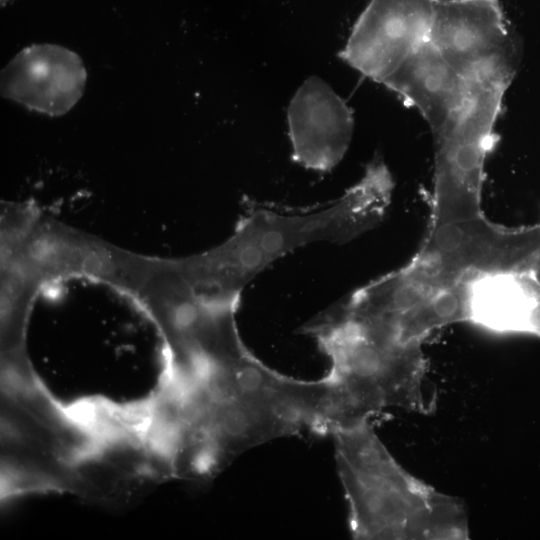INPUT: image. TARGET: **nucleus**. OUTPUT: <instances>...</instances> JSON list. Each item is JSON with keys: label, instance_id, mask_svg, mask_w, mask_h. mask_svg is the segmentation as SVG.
Returning <instances> with one entry per match:
<instances>
[{"label": "nucleus", "instance_id": "nucleus-1", "mask_svg": "<svg viewBox=\"0 0 540 540\" xmlns=\"http://www.w3.org/2000/svg\"><path fill=\"white\" fill-rule=\"evenodd\" d=\"M393 188L388 167L377 157L355 185L323 204L288 207L244 197L232 236L210 252L179 261L181 271L201 296L240 299L252 279L294 249L320 241L348 242L374 228Z\"/></svg>", "mask_w": 540, "mask_h": 540}, {"label": "nucleus", "instance_id": "nucleus-2", "mask_svg": "<svg viewBox=\"0 0 540 540\" xmlns=\"http://www.w3.org/2000/svg\"><path fill=\"white\" fill-rule=\"evenodd\" d=\"M355 539H469L463 502L406 471L370 421L332 434Z\"/></svg>", "mask_w": 540, "mask_h": 540}, {"label": "nucleus", "instance_id": "nucleus-3", "mask_svg": "<svg viewBox=\"0 0 540 540\" xmlns=\"http://www.w3.org/2000/svg\"><path fill=\"white\" fill-rule=\"evenodd\" d=\"M302 332L313 337L329 358L336 429L355 426L386 408L424 413L427 360L420 343H401L377 335L332 309ZM332 432V433H333Z\"/></svg>", "mask_w": 540, "mask_h": 540}, {"label": "nucleus", "instance_id": "nucleus-4", "mask_svg": "<svg viewBox=\"0 0 540 540\" xmlns=\"http://www.w3.org/2000/svg\"><path fill=\"white\" fill-rule=\"evenodd\" d=\"M517 70L484 66L466 76L461 104L434 139L430 225L483 214L481 192L486 158L497 142L496 122Z\"/></svg>", "mask_w": 540, "mask_h": 540}, {"label": "nucleus", "instance_id": "nucleus-5", "mask_svg": "<svg viewBox=\"0 0 540 540\" xmlns=\"http://www.w3.org/2000/svg\"><path fill=\"white\" fill-rule=\"evenodd\" d=\"M94 429L33 379L5 378L2 394V472L10 492L66 488Z\"/></svg>", "mask_w": 540, "mask_h": 540}, {"label": "nucleus", "instance_id": "nucleus-6", "mask_svg": "<svg viewBox=\"0 0 540 540\" xmlns=\"http://www.w3.org/2000/svg\"><path fill=\"white\" fill-rule=\"evenodd\" d=\"M415 257L451 283L518 269L540 259V223L508 228L482 214L430 225Z\"/></svg>", "mask_w": 540, "mask_h": 540}, {"label": "nucleus", "instance_id": "nucleus-7", "mask_svg": "<svg viewBox=\"0 0 540 540\" xmlns=\"http://www.w3.org/2000/svg\"><path fill=\"white\" fill-rule=\"evenodd\" d=\"M433 16L434 0H371L338 55L383 84L429 41Z\"/></svg>", "mask_w": 540, "mask_h": 540}, {"label": "nucleus", "instance_id": "nucleus-8", "mask_svg": "<svg viewBox=\"0 0 540 540\" xmlns=\"http://www.w3.org/2000/svg\"><path fill=\"white\" fill-rule=\"evenodd\" d=\"M87 73L81 57L56 44H32L1 72V94L51 117L69 112L82 97Z\"/></svg>", "mask_w": 540, "mask_h": 540}, {"label": "nucleus", "instance_id": "nucleus-9", "mask_svg": "<svg viewBox=\"0 0 540 540\" xmlns=\"http://www.w3.org/2000/svg\"><path fill=\"white\" fill-rule=\"evenodd\" d=\"M292 160L308 169L331 171L349 148L353 114L321 78L311 76L298 88L287 110Z\"/></svg>", "mask_w": 540, "mask_h": 540}, {"label": "nucleus", "instance_id": "nucleus-10", "mask_svg": "<svg viewBox=\"0 0 540 540\" xmlns=\"http://www.w3.org/2000/svg\"><path fill=\"white\" fill-rule=\"evenodd\" d=\"M429 41L458 74L519 51L499 0H434Z\"/></svg>", "mask_w": 540, "mask_h": 540}, {"label": "nucleus", "instance_id": "nucleus-11", "mask_svg": "<svg viewBox=\"0 0 540 540\" xmlns=\"http://www.w3.org/2000/svg\"><path fill=\"white\" fill-rule=\"evenodd\" d=\"M469 322L497 333L540 337V259L474 278Z\"/></svg>", "mask_w": 540, "mask_h": 540}, {"label": "nucleus", "instance_id": "nucleus-12", "mask_svg": "<svg viewBox=\"0 0 540 540\" xmlns=\"http://www.w3.org/2000/svg\"><path fill=\"white\" fill-rule=\"evenodd\" d=\"M382 85L415 108L431 133L437 131L461 104L466 80L427 41Z\"/></svg>", "mask_w": 540, "mask_h": 540}, {"label": "nucleus", "instance_id": "nucleus-13", "mask_svg": "<svg viewBox=\"0 0 540 540\" xmlns=\"http://www.w3.org/2000/svg\"><path fill=\"white\" fill-rule=\"evenodd\" d=\"M8 1H9V0H1V5H2V6L6 5Z\"/></svg>", "mask_w": 540, "mask_h": 540}]
</instances>
